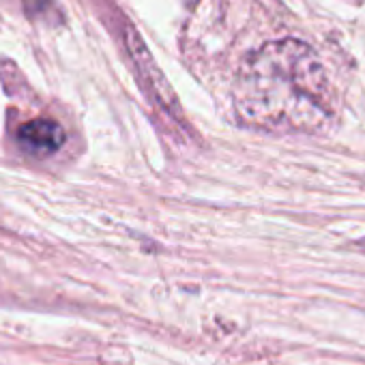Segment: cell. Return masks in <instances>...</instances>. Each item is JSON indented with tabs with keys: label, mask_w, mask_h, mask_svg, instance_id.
<instances>
[{
	"label": "cell",
	"mask_w": 365,
	"mask_h": 365,
	"mask_svg": "<svg viewBox=\"0 0 365 365\" xmlns=\"http://www.w3.org/2000/svg\"><path fill=\"white\" fill-rule=\"evenodd\" d=\"M235 112L245 127L260 131L322 133L335 118L329 73L307 43L271 41L243 61Z\"/></svg>",
	"instance_id": "6da1fadb"
},
{
	"label": "cell",
	"mask_w": 365,
	"mask_h": 365,
	"mask_svg": "<svg viewBox=\"0 0 365 365\" xmlns=\"http://www.w3.org/2000/svg\"><path fill=\"white\" fill-rule=\"evenodd\" d=\"M129 50L133 52V58L138 61V67L148 84V88L153 91V95L157 97V101L161 103V108L170 114V116H176L178 120H182L180 116V110H178V103L170 91V84L165 82V78L161 76V71L153 65V58L148 56V52L144 50V43L129 31Z\"/></svg>",
	"instance_id": "7a4b0ae2"
},
{
	"label": "cell",
	"mask_w": 365,
	"mask_h": 365,
	"mask_svg": "<svg viewBox=\"0 0 365 365\" xmlns=\"http://www.w3.org/2000/svg\"><path fill=\"white\" fill-rule=\"evenodd\" d=\"M18 142L33 153L50 155L65 144V129L52 118H33L18 129Z\"/></svg>",
	"instance_id": "3957f363"
}]
</instances>
